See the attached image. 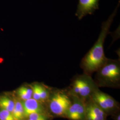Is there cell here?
I'll return each instance as SVG.
<instances>
[{
	"mask_svg": "<svg viewBox=\"0 0 120 120\" xmlns=\"http://www.w3.org/2000/svg\"><path fill=\"white\" fill-rule=\"evenodd\" d=\"M116 9L114 11L107 20L104 22L101 26V29L98 38L94 46L82 58L80 64L85 73L92 76V74L96 72L107 60L104 52V45L116 15Z\"/></svg>",
	"mask_w": 120,
	"mask_h": 120,
	"instance_id": "cell-1",
	"label": "cell"
},
{
	"mask_svg": "<svg viewBox=\"0 0 120 120\" xmlns=\"http://www.w3.org/2000/svg\"><path fill=\"white\" fill-rule=\"evenodd\" d=\"M95 82L99 88H120V60L108 58L96 72Z\"/></svg>",
	"mask_w": 120,
	"mask_h": 120,
	"instance_id": "cell-2",
	"label": "cell"
},
{
	"mask_svg": "<svg viewBox=\"0 0 120 120\" xmlns=\"http://www.w3.org/2000/svg\"><path fill=\"white\" fill-rule=\"evenodd\" d=\"M71 98L67 89L52 87L50 94L45 103L48 112L53 118H65L67 111L71 103Z\"/></svg>",
	"mask_w": 120,
	"mask_h": 120,
	"instance_id": "cell-3",
	"label": "cell"
},
{
	"mask_svg": "<svg viewBox=\"0 0 120 120\" xmlns=\"http://www.w3.org/2000/svg\"><path fill=\"white\" fill-rule=\"evenodd\" d=\"M99 88L91 76L83 73L73 77L67 89L70 94L85 102L91 98L95 91Z\"/></svg>",
	"mask_w": 120,
	"mask_h": 120,
	"instance_id": "cell-4",
	"label": "cell"
},
{
	"mask_svg": "<svg viewBox=\"0 0 120 120\" xmlns=\"http://www.w3.org/2000/svg\"><path fill=\"white\" fill-rule=\"evenodd\" d=\"M108 116H112L120 112V103L109 95L103 92L99 88L95 91L91 98Z\"/></svg>",
	"mask_w": 120,
	"mask_h": 120,
	"instance_id": "cell-5",
	"label": "cell"
},
{
	"mask_svg": "<svg viewBox=\"0 0 120 120\" xmlns=\"http://www.w3.org/2000/svg\"><path fill=\"white\" fill-rule=\"evenodd\" d=\"M70 96L72 101L66 112L65 118L69 120H86L85 102L74 96Z\"/></svg>",
	"mask_w": 120,
	"mask_h": 120,
	"instance_id": "cell-6",
	"label": "cell"
},
{
	"mask_svg": "<svg viewBox=\"0 0 120 120\" xmlns=\"http://www.w3.org/2000/svg\"><path fill=\"white\" fill-rule=\"evenodd\" d=\"M86 120H107L108 115L90 98L85 102Z\"/></svg>",
	"mask_w": 120,
	"mask_h": 120,
	"instance_id": "cell-7",
	"label": "cell"
},
{
	"mask_svg": "<svg viewBox=\"0 0 120 120\" xmlns=\"http://www.w3.org/2000/svg\"><path fill=\"white\" fill-rule=\"evenodd\" d=\"M22 102L26 117L33 113H38L50 116L48 112L46 105L44 103L38 101L33 98L22 101Z\"/></svg>",
	"mask_w": 120,
	"mask_h": 120,
	"instance_id": "cell-8",
	"label": "cell"
},
{
	"mask_svg": "<svg viewBox=\"0 0 120 120\" xmlns=\"http://www.w3.org/2000/svg\"><path fill=\"white\" fill-rule=\"evenodd\" d=\"M99 0H79L76 16L81 19L87 14H91L98 6Z\"/></svg>",
	"mask_w": 120,
	"mask_h": 120,
	"instance_id": "cell-9",
	"label": "cell"
},
{
	"mask_svg": "<svg viewBox=\"0 0 120 120\" xmlns=\"http://www.w3.org/2000/svg\"><path fill=\"white\" fill-rule=\"evenodd\" d=\"M15 106L12 113L15 120H25L26 115L21 100L16 98H14Z\"/></svg>",
	"mask_w": 120,
	"mask_h": 120,
	"instance_id": "cell-10",
	"label": "cell"
},
{
	"mask_svg": "<svg viewBox=\"0 0 120 120\" xmlns=\"http://www.w3.org/2000/svg\"><path fill=\"white\" fill-rule=\"evenodd\" d=\"M33 89L31 85H25L19 87L16 91L17 98L24 101L32 98Z\"/></svg>",
	"mask_w": 120,
	"mask_h": 120,
	"instance_id": "cell-11",
	"label": "cell"
},
{
	"mask_svg": "<svg viewBox=\"0 0 120 120\" xmlns=\"http://www.w3.org/2000/svg\"><path fill=\"white\" fill-rule=\"evenodd\" d=\"M15 106L14 99H11L7 96L0 97V109L7 110L12 113Z\"/></svg>",
	"mask_w": 120,
	"mask_h": 120,
	"instance_id": "cell-12",
	"label": "cell"
},
{
	"mask_svg": "<svg viewBox=\"0 0 120 120\" xmlns=\"http://www.w3.org/2000/svg\"><path fill=\"white\" fill-rule=\"evenodd\" d=\"M51 87L45 85L43 83H40V95L41 101L45 104L50 94Z\"/></svg>",
	"mask_w": 120,
	"mask_h": 120,
	"instance_id": "cell-13",
	"label": "cell"
},
{
	"mask_svg": "<svg viewBox=\"0 0 120 120\" xmlns=\"http://www.w3.org/2000/svg\"><path fill=\"white\" fill-rule=\"evenodd\" d=\"M53 118L47 115L33 113L29 115L26 117L25 120H52Z\"/></svg>",
	"mask_w": 120,
	"mask_h": 120,
	"instance_id": "cell-14",
	"label": "cell"
},
{
	"mask_svg": "<svg viewBox=\"0 0 120 120\" xmlns=\"http://www.w3.org/2000/svg\"><path fill=\"white\" fill-rule=\"evenodd\" d=\"M33 89V96L32 98L35 100L42 102L40 98V83L36 82L30 85Z\"/></svg>",
	"mask_w": 120,
	"mask_h": 120,
	"instance_id": "cell-15",
	"label": "cell"
},
{
	"mask_svg": "<svg viewBox=\"0 0 120 120\" xmlns=\"http://www.w3.org/2000/svg\"><path fill=\"white\" fill-rule=\"evenodd\" d=\"M0 120H15L11 112L0 109Z\"/></svg>",
	"mask_w": 120,
	"mask_h": 120,
	"instance_id": "cell-16",
	"label": "cell"
},
{
	"mask_svg": "<svg viewBox=\"0 0 120 120\" xmlns=\"http://www.w3.org/2000/svg\"><path fill=\"white\" fill-rule=\"evenodd\" d=\"M112 117L114 120H120V112L112 116Z\"/></svg>",
	"mask_w": 120,
	"mask_h": 120,
	"instance_id": "cell-17",
	"label": "cell"
}]
</instances>
